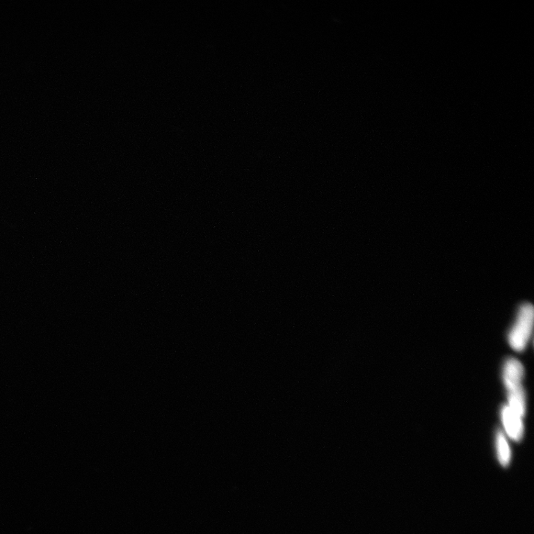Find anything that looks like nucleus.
I'll return each instance as SVG.
<instances>
[{
	"label": "nucleus",
	"mask_w": 534,
	"mask_h": 534,
	"mask_svg": "<svg viewBox=\"0 0 534 534\" xmlns=\"http://www.w3.org/2000/svg\"><path fill=\"white\" fill-rule=\"evenodd\" d=\"M533 316L531 305L525 304L519 308L515 324L508 335L510 346L515 350L520 352L526 349L533 331Z\"/></svg>",
	"instance_id": "1"
},
{
	"label": "nucleus",
	"mask_w": 534,
	"mask_h": 534,
	"mask_svg": "<svg viewBox=\"0 0 534 534\" xmlns=\"http://www.w3.org/2000/svg\"><path fill=\"white\" fill-rule=\"evenodd\" d=\"M501 419L507 435L512 439L519 442L524 434V425L522 417L512 410L508 405L501 410Z\"/></svg>",
	"instance_id": "2"
},
{
	"label": "nucleus",
	"mask_w": 534,
	"mask_h": 534,
	"mask_svg": "<svg viewBox=\"0 0 534 534\" xmlns=\"http://www.w3.org/2000/svg\"><path fill=\"white\" fill-rule=\"evenodd\" d=\"M524 367L515 359H508L503 367V381L508 391L522 386Z\"/></svg>",
	"instance_id": "3"
},
{
	"label": "nucleus",
	"mask_w": 534,
	"mask_h": 534,
	"mask_svg": "<svg viewBox=\"0 0 534 534\" xmlns=\"http://www.w3.org/2000/svg\"><path fill=\"white\" fill-rule=\"evenodd\" d=\"M508 406L523 417L526 410V394L522 386L508 391Z\"/></svg>",
	"instance_id": "4"
},
{
	"label": "nucleus",
	"mask_w": 534,
	"mask_h": 534,
	"mask_svg": "<svg viewBox=\"0 0 534 534\" xmlns=\"http://www.w3.org/2000/svg\"><path fill=\"white\" fill-rule=\"evenodd\" d=\"M496 448L500 464L503 467L508 466L511 460V451L505 434L501 430L496 433Z\"/></svg>",
	"instance_id": "5"
}]
</instances>
